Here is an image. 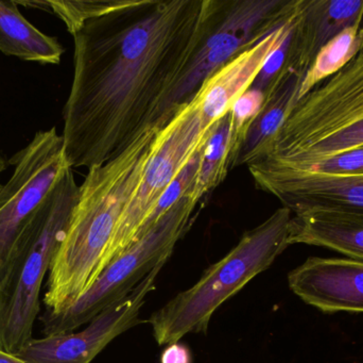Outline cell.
<instances>
[{
  "label": "cell",
  "mask_w": 363,
  "mask_h": 363,
  "mask_svg": "<svg viewBox=\"0 0 363 363\" xmlns=\"http://www.w3.org/2000/svg\"><path fill=\"white\" fill-rule=\"evenodd\" d=\"M204 0H123L76 33L63 109L70 168L102 166L149 126L189 60Z\"/></svg>",
  "instance_id": "obj_1"
},
{
  "label": "cell",
  "mask_w": 363,
  "mask_h": 363,
  "mask_svg": "<svg viewBox=\"0 0 363 363\" xmlns=\"http://www.w3.org/2000/svg\"><path fill=\"white\" fill-rule=\"evenodd\" d=\"M159 128L151 125L114 159L89 168L43 298L46 313L78 300L101 274L104 257L146 170Z\"/></svg>",
  "instance_id": "obj_2"
},
{
  "label": "cell",
  "mask_w": 363,
  "mask_h": 363,
  "mask_svg": "<svg viewBox=\"0 0 363 363\" xmlns=\"http://www.w3.org/2000/svg\"><path fill=\"white\" fill-rule=\"evenodd\" d=\"M80 187L67 168L19 232L0 269V350L19 353L33 337L43 281L65 237Z\"/></svg>",
  "instance_id": "obj_3"
},
{
  "label": "cell",
  "mask_w": 363,
  "mask_h": 363,
  "mask_svg": "<svg viewBox=\"0 0 363 363\" xmlns=\"http://www.w3.org/2000/svg\"><path fill=\"white\" fill-rule=\"evenodd\" d=\"M363 145V53L296 102L268 155L250 166L289 168Z\"/></svg>",
  "instance_id": "obj_4"
},
{
  "label": "cell",
  "mask_w": 363,
  "mask_h": 363,
  "mask_svg": "<svg viewBox=\"0 0 363 363\" xmlns=\"http://www.w3.org/2000/svg\"><path fill=\"white\" fill-rule=\"evenodd\" d=\"M291 219L289 209H277L264 223L245 232L238 244L207 269L198 283L152 313L148 323L157 345L179 342L188 334H205L215 311L268 270L289 246Z\"/></svg>",
  "instance_id": "obj_5"
},
{
  "label": "cell",
  "mask_w": 363,
  "mask_h": 363,
  "mask_svg": "<svg viewBox=\"0 0 363 363\" xmlns=\"http://www.w3.org/2000/svg\"><path fill=\"white\" fill-rule=\"evenodd\" d=\"M296 6V0H204L194 50L153 126L165 127L216 70L286 23Z\"/></svg>",
  "instance_id": "obj_6"
},
{
  "label": "cell",
  "mask_w": 363,
  "mask_h": 363,
  "mask_svg": "<svg viewBox=\"0 0 363 363\" xmlns=\"http://www.w3.org/2000/svg\"><path fill=\"white\" fill-rule=\"evenodd\" d=\"M198 205L184 195L146 234L108 264L78 300L60 313L45 311L43 335L74 332L129 296L159 264L170 259L177 243L191 227Z\"/></svg>",
  "instance_id": "obj_7"
},
{
  "label": "cell",
  "mask_w": 363,
  "mask_h": 363,
  "mask_svg": "<svg viewBox=\"0 0 363 363\" xmlns=\"http://www.w3.org/2000/svg\"><path fill=\"white\" fill-rule=\"evenodd\" d=\"M213 127H205L200 102L196 95L189 104L182 107L165 127L159 130L140 187L121 215L104 257L102 271L135 243L140 230L160 198L202 148Z\"/></svg>",
  "instance_id": "obj_8"
},
{
  "label": "cell",
  "mask_w": 363,
  "mask_h": 363,
  "mask_svg": "<svg viewBox=\"0 0 363 363\" xmlns=\"http://www.w3.org/2000/svg\"><path fill=\"white\" fill-rule=\"evenodd\" d=\"M63 138L55 127L38 131L9 163L10 180L0 188V269L26 224L42 206L66 168Z\"/></svg>",
  "instance_id": "obj_9"
},
{
  "label": "cell",
  "mask_w": 363,
  "mask_h": 363,
  "mask_svg": "<svg viewBox=\"0 0 363 363\" xmlns=\"http://www.w3.org/2000/svg\"><path fill=\"white\" fill-rule=\"evenodd\" d=\"M165 264H159L129 296L104 309L86 327L32 338L16 355L29 363H91L117 337L144 323L140 313Z\"/></svg>",
  "instance_id": "obj_10"
},
{
  "label": "cell",
  "mask_w": 363,
  "mask_h": 363,
  "mask_svg": "<svg viewBox=\"0 0 363 363\" xmlns=\"http://www.w3.org/2000/svg\"><path fill=\"white\" fill-rule=\"evenodd\" d=\"M290 290L325 313H363V261L311 257L288 274Z\"/></svg>",
  "instance_id": "obj_11"
},
{
  "label": "cell",
  "mask_w": 363,
  "mask_h": 363,
  "mask_svg": "<svg viewBox=\"0 0 363 363\" xmlns=\"http://www.w3.org/2000/svg\"><path fill=\"white\" fill-rule=\"evenodd\" d=\"M252 178L258 190L275 196L294 215L319 209L363 212V176L343 178L277 172L253 175Z\"/></svg>",
  "instance_id": "obj_12"
},
{
  "label": "cell",
  "mask_w": 363,
  "mask_h": 363,
  "mask_svg": "<svg viewBox=\"0 0 363 363\" xmlns=\"http://www.w3.org/2000/svg\"><path fill=\"white\" fill-rule=\"evenodd\" d=\"M296 10L286 23L253 46L235 55L203 83L196 96L200 102L205 127L215 125L216 121L228 113L235 102L251 89L267 59L287 38Z\"/></svg>",
  "instance_id": "obj_13"
},
{
  "label": "cell",
  "mask_w": 363,
  "mask_h": 363,
  "mask_svg": "<svg viewBox=\"0 0 363 363\" xmlns=\"http://www.w3.org/2000/svg\"><path fill=\"white\" fill-rule=\"evenodd\" d=\"M363 0H298L288 70L304 76L320 49L347 28L362 26Z\"/></svg>",
  "instance_id": "obj_14"
},
{
  "label": "cell",
  "mask_w": 363,
  "mask_h": 363,
  "mask_svg": "<svg viewBox=\"0 0 363 363\" xmlns=\"http://www.w3.org/2000/svg\"><path fill=\"white\" fill-rule=\"evenodd\" d=\"M288 242L326 247L363 261V212L319 209L294 215Z\"/></svg>",
  "instance_id": "obj_15"
},
{
  "label": "cell",
  "mask_w": 363,
  "mask_h": 363,
  "mask_svg": "<svg viewBox=\"0 0 363 363\" xmlns=\"http://www.w3.org/2000/svg\"><path fill=\"white\" fill-rule=\"evenodd\" d=\"M303 77L296 72H288L266 94L262 110L247 130L235 168L249 166L268 155L277 132L298 102Z\"/></svg>",
  "instance_id": "obj_16"
},
{
  "label": "cell",
  "mask_w": 363,
  "mask_h": 363,
  "mask_svg": "<svg viewBox=\"0 0 363 363\" xmlns=\"http://www.w3.org/2000/svg\"><path fill=\"white\" fill-rule=\"evenodd\" d=\"M16 1H0V51L23 61L59 64L64 48L23 16Z\"/></svg>",
  "instance_id": "obj_17"
},
{
  "label": "cell",
  "mask_w": 363,
  "mask_h": 363,
  "mask_svg": "<svg viewBox=\"0 0 363 363\" xmlns=\"http://www.w3.org/2000/svg\"><path fill=\"white\" fill-rule=\"evenodd\" d=\"M232 110L218 119L201 148L200 166L196 179L185 195L194 202H200L228 176V156L232 138Z\"/></svg>",
  "instance_id": "obj_18"
},
{
  "label": "cell",
  "mask_w": 363,
  "mask_h": 363,
  "mask_svg": "<svg viewBox=\"0 0 363 363\" xmlns=\"http://www.w3.org/2000/svg\"><path fill=\"white\" fill-rule=\"evenodd\" d=\"M360 27L355 26L343 30L320 49L303 77L298 100L342 70L360 53L362 47Z\"/></svg>",
  "instance_id": "obj_19"
},
{
  "label": "cell",
  "mask_w": 363,
  "mask_h": 363,
  "mask_svg": "<svg viewBox=\"0 0 363 363\" xmlns=\"http://www.w3.org/2000/svg\"><path fill=\"white\" fill-rule=\"evenodd\" d=\"M251 176L266 173L296 172L305 174L319 175L326 177H362L363 176V145L343 151L338 155L322 158L308 163L289 168H257L249 166Z\"/></svg>",
  "instance_id": "obj_20"
},
{
  "label": "cell",
  "mask_w": 363,
  "mask_h": 363,
  "mask_svg": "<svg viewBox=\"0 0 363 363\" xmlns=\"http://www.w3.org/2000/svg\"><path fill=\"white\" fill-rule=\"evenodd\" d=\"M123 0H83V1H16L17 4L51 11L64 21L69 33L74 34L87 21L116 8Z\"/></svg>",
  "instance_id": "obj_21"
},
{
  "label": "cell",
  "mask_w": 363,
  "mask_h": 363,
  "mask_svg": "<svg viewBox=\"0 0 363 363\" xmlns=\"http://www.w3.org/2000/svg\"><path fill=\"white\" fill-rule=\"evenodd\" d=\"M264 102V94L259 90H247L236 102L232 110L233 127L230 138V156H228V170L235 168L237 157L245 142L247 130L262 110Z\"/></svg>",
  "instance_id": "obj_22"
},
{
  "label": "cell",
  "mask_w": 363,
  "mask_h": 363,
  "mask_svg": "<svg viewBox=\"0 0 363 363\" xmlns=\"http://www.w3.org/2000/svg\"><path fill=\"white\" fill-rule=\"evenodd\" d=\"M200 158L201 149L191 158V160L188 162L187 166L179 173L178 176L170 183L165 193L160 198L155 210L151 212V215H149L148 219H147V221L145 222L144 225H143L142 229L140 230V234H138L136 241L140 240L144 234H146L147 232H149V229H150V228L152 227L177 202H179V200L187 193L188 190L191 187L194 179H196L199 166H200Z\"/></svg>",
  "instance_id": "obj_23"
},
{
  "label": "cell",
  "mask_w": 363,
  "mask_h": 363,
  "mask_svg": "<svg viewBox=\"0 0 363 363\" xmlns=\"http://www.w3.org/2000/svg\"><path fill=\"white\" fill-rule=\"evenodd\" d=\"M161 363H192L191 351L180 341L166 345L162 353Z\"/></svg>",
  "instance_id": "obj_24"
},
{
  "label": "cell",
  "mask_w": 363,
  "mask_h": 363,
  "mask_svg": "<svg viewBox=\"0 0 363 363\" xmlns=\"http://www.w3.org/2000/svg\"><path fill=\"white\" fill-rule=\"evenodd\" d=\"M0 363H29L19 358L15 354L8 353V352L0 350Z\"/></svg>",
  "instance_id": "obj_25"
},
{
  "label": "cell",
  "mask_w": 363,
  "mask_h": 363,
  "mask_svg": "<svg viewBox=\"0 0 363 363\" xmlns=\"http://www.w3.org/2000/svg\"><path fill=\"white\" fill-rule=\"evenodd\" d=\"M360 32H362V50H360V53H363V19H362V27H360Z\"/></svg>",
  "instance_id": "obj_26"
}]
</instances>
